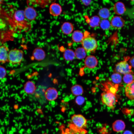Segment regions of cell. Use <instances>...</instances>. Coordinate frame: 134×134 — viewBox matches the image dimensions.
<instances>
[{
	"label": "cell",
	"mask_w": 134,
	"mask_h": 134,
	"mask_svg": "<svg viewBox=\"0 0 134 134\" xmlns=\"http://www.w3.org/2000/svg\"><path fill=\"white\" fill-rule=\"evenodd\" d=\"M11 15V23L14 27L25 31L30 29L31 24L25 18L24 10H15L12 13Z\"/></svg>",
	"instance_id": "obj_1"
},
{
	"label": "cell",
	"mask_w": 134,
	"mask_h": 134,
	"mask_svg": "<svg viewBox=\"0 0 134 134\" xmlns=\"http://www.w3.org/2000/svg\"><path fill=\"white\" fill-rule=\"evenodd\" d=\"M116 94L108 91H104L101 94L102 103L111 109H113L117 101Z\"/></svg>",
	"instance_id": "obj_2"
},
{
	"label": "cell",
	"mask_w": 134,
	"mask_h": 134,
	"mask_svg": "<svg viewBox=\"0 0 134 134\" xmlns=\"http://www.w3.org/2000/svg\"><path fill=\"white\" fill-rule=\"evenodd\" d=\"M24 53L21 50L15 48L10 50L8 53V62L14 65L19 64L22 61Z\"/></svg>",
	"instance_id": "obj_3"
},
{
	"label": "cell",
	"mask_w": 134,
	"mask_h": 134,
	"mask_svg": "<svg viewBox=\"0 0 134 134\" xmlns=\"http://www.w3.org/2000/svg\"><path fill=\"white\" fill-rule=\"evenodd\" d=\"M82 47L86 52H93L95 51L98 46L96 39L91 36L84 37L81 42Z\"/></svg>",
	"instance_id": "obj_4"
},
{
	"label": "cell",
	"mask_w": 134,
	"mask_h": 134,
	"mask_svg": "<svg viewBox=\"0 0 134 134\" xmlns=\"http://www.w3.org/2000/svg\"><path fill=\"white\" fill-rule=\"evenodd\" d=\"M73 124L77 128L84 129L87 127V120L81 114H75L71 117Z\"/></svg>",
	"instance_id": "obj_5"
},
{
	"label": "cell",
	"mask_w": 134,
	"mask_h": 134,
	"mask_svg": "<svg viewBox=\"0 0 134 134\" xmlns=\"http://www.w3.org/2000/svg\"><path fill=\"white\" fill-rule=\"evenodd\" d=\"M132 67L127 62L126 60L118 63L115 67V70L117 73L125 74L131 73L132 72Z\"/></svg>",
	"instance_id": "obj_6"
},
{
	"label": "cell",
	"mask_w": 134,
	"mask_h": 134,
	"mask_svg": "<svg viewBox=\"0 0 134 134\" xmlns=\"http://www.w3.org/2000/svg\"><path fill=\"white\" fill-rule=\"evenodd\" d=\"M24 12L25 18L29 21L34 20L37 16L36 12L33 6H28L25 8Z\"/></svg>",
	"instance_id": "obj_7"
},
{
	"label": "cell",
	"mask_w": 134,
	"mask_h": 134,
	"mask_svg": "<svg viewBox=\"0 0 134 134\" xmlns=\"http://www.w3.org/2000/svg\"><path fill=\"white\" fill-rule=\"evenodd\" d=\"M102 90L104 91H108L116 94L118 90L119 84L113 83L110 81L104 82L102 83Z\"/></svg>",
	"instance_id": "obj_8"
},
{
	"label": "cell",
	"mask_w": 134,
	"mask_h": 134,
	"mask_svg": "<svg viewBox=\"0 0 134 134\" xmlns=\"http://www.w3.org/2000/svg\"><path fill=\"white\" fill-rule=\"evenodd\" d=\"M111 25L113 28L119 29L124 25L125 21L121 17L118 16L113 17L111 19L110 22Z\"/></svg>",
	"instance_id": "obj_9"
},
{
	"label": "cell",
	"mask_w": 134,
	"mask_h": 134,
	"mask_svg": "<svg viewBox=\"0 0 134 134\" xmlns=\"http://www.w3.org/2000/svg\"><path fill=\"white\" fill-rule=\"evenodd\" d=\"M44 95L46 98L49 101H53L57 99L58 93L56 89L53 87L48 88L45 91Z\"/></svg>",
	"instance_id": "obj_10"
},
{
	"label": "cell",
	"mask_w": 134,
	"mask_h": 134,
	"mask_svg": "<svg viewBox=\"0 0 134 134\" xmlns=\"http://www.w3.org/2000/svg\"><path fill=\"white\" fill-rule=\"evenodd\" d=\"M46 54L44 51L40 47L35 48L33 51L32 57L33 59L37 61H41L45 58Z\"/></svg>",
	"instance_id": "obj_11"
},
{
	"label": "cell",
	"mask_w": 134,
	"mask_h": 134,
	"mask_svg": "<svg viewBox=\"0 0 134 134\" xmlns=\"http://www.w3.org/2000/svg\"><path fill=\"white\" fill-rule=\"evenodd\" d=\"M49 11L51 15L54 16H57L61 13L62 9L61 6L59 4L54 2L50 5Z\"/></svg>",
	"instance_id": "obj_12"
},
{
	"label": "cell",
	"mask_w": 134,
	"mask_h": 134,
	"mask_svg": "<svg viewBox=\"0 0 134 134\" xmlns=\"http://www.w3.org/2000/svg\"><path fill=\"white\" fill-rule=\"evenodd\" d=\"M85 66L89 68H93L96 67L98 64L97 58L93 56L90 55L87 56L84 61Z\"/></svg>",
	"instance_id": "obj_13"
},
{
	"label": "cell",
	"mask_w": 134,
	"mask_h": 134,
	"mask_svg": "<svg viewBox=\"0 0 134 134\" xmlns=\"http://www.w3.org/2000/svg\"><path fill=\"white\" fill-rule=\"evenodd\" d=\"M8 49L5 46H0V63H5L8 62Z\"/></svg>",
	"instance_id": "obj_14"
},
{
	"label": "cell",
	"mask_w": 134,
	"mask_h": 134,
	"mask_svg": "<svg viewBox=\"0 0 134 134\" xmlns=\"http://www.w3.org/2000/svg\"><path fill=\"white\" fill-rule=\"evenodd\" d=\"M126 96L130 100H134V80L127 84L125 88Z\"/></svg>",
	"instance_id": "obj_15"
},
{
	"label": "cell",
	"mask_w": 134,
	"mask_h": 134,
	"mask_svg": "<svg viewBox=\"0 0 134 134\" xmlns=\"http://www.w3.org/2000/svg\"><path fill=\"white\" fill-rule=\"evenodd\" d=\"M113 9L114 13L119 15L123 14L126 11L124 4L120 1L117 2L115 3L113 6Z\"/></svg>",
	"instance_id": "obj_16"
},
{
	"label": "cell",
	"mask_w": 134,
	"mask_h": 134,
	"mask_svg": "<svg viewBox=\"0 0 134 134\" xmlns=\"http://www.w3.org/2000/svg\"><path fill=\"white\" fill-rule=\"evenodd\" d=\"M36 90L35 84L32 81H28L24 85V90L27 94H33L35 92Z\"/></svg>",
	"instance_id": "obj_17"
},
{
	"label": "cell",
	"mask_w": 134,
	"mask_h": 134,
	"mask_svg": "<svg viewBox=\"0 0 134 134\" xmlns=\"http://www.w3.org/2000/svg\"><path fill=\"white\" fill-rule=\"evenodd\" d=\"M73 28L72 23L68 22H66L61 26V30L63 34L67 35L72 33L73 30Z\"/></svg>",
	"instance_id": "obj_18"
},
{
	"label": "cell",
	"mask_w": 134,
	"mask_h": 134,
	"mask_svg": "<svg viewBox=\"0 0 134 134\" xmlns=\"http://www.w3.org/2000/svg\"><path fill=\"white\" fill-rule=\"evenodd\" d=\"M113 130L117 132L122 131L125 127V125L124 122L121 120H118L115 121L112 124Z\"/></svg>",
	"instance_id": "obj_19"
},
{
	"label": "cell",
	"mask_w": 134,
	"mask_h": 134,
	"mask_svg": "<svg viewBox=\"0 0 134 134\" xmlns=\"http://www.w3.org/2000/svg\"><path fill=\"white\" fill-rule=\"evenodd\" d=\"M84 37L83 33L79 30L75 31L72 35V40L74 42L77 43L81 42Z\"/></svg>",
	"instance_id": "obj_20"
},
{
	"label": "cell",
	"mask_w": 134,
	"mask_h": 134,
	"mask_svg": "<svg viewBox=\"0 0 134 134\" xmlns=\"http://www.w3.org/2000/svg\"><path fill=\"white\" fill-rule=\"evenodd\" d=\"M86 52L83 47H78L76 49L74 52L75 57L79 60L83 59L86 56Z\"/></svg>",
	"instance_id": "obj_21"
},
{
	"label": "cell",
	"mask_w": 134,
	"mask_h": 134,
	"mask_svg": "<svg viewBox=\"0 0 134 134\" xmlns=\"http://www.w3.org/2000/svg\"><path fill=\"white\" fill-rule=\"evenodd\" d=\"M63 55L64 59L67 61H72L75 57L74 52L69 49L66 50L64 52Z\"/></svg>",
	"instance_id": "obj_22"
},
{
	"label": "cell",
	"mask_w": 134,
	"mask_h": 134,
	"mask_svg": "<svg viewBox=\"0 0 134 134\" xmlns=\"http://www.w3.org/2000/svg\"><path fill=\"white\" fill-rule=\"evenodd\" d=\"M51 0H29V3L41 7H44L51 2Z\"/></svg>",
	"instance_id": "obj_23"
},
{
	"label": "cell",
	"mask_w": 134,
	"mask_h": 134,
	"mask_svg": "<svg viewBox=\"0 0 134 134\" xmlns=\"http://www.w3.org/2000/svg\"><path fill=\"white\" fill-rule=\"evenodd\" d=\"M72 94L75 96H79L83 92V90L82 87L79 85H76L73 86L71 88Z\"/></svg>",
	"instance_id": "obj_24"
},
{
	"label": "cell",
	"mask_w": 134,
	"mask_h": 134,
	"mask_svg": "<svg viewBox=\"0 0 134 134\" xmlns=\"http://www.w3.org/2000/svg\"><path fill=\"white\" fill-rule=\"evenodd\" d=\"M98 14L99 17L102 19H107L110 16V12L108 8H103L100 10Z\"/></svg>",
	"instance_id": "obj_25"
},
{
	"label": "cell",
	"mask_w": 134,
	"mask_h": 134,
	"mask_svg": "<svg viewBox=\"0 0 134 134\" xmlns=\"http://www.w3.org/2000/svg\"><path fill=\"white\" fill-rule=\"evenodd\" d=\"M100 20L99 17L94 16L91 18L89 20V24L92 28L98 26L100 24Z\"/></svg>",
	"instance_id": "obj_26"
},
{
	"label": "cell",
	"mask_w": 134,
	"mask_h": 134,
	"mask_svg": "<svg viewBox=\"0 0 134 134\" xmlns=\"http://www.w3.org/2000/svg\"><path fill=\"white\" fill-rule=\"evenodd\" d=\"M111 78L112 82L114 84H119L121 82V76L118 73L116 72L113 73Z\"/></svg>",
	"instance_id": "obj_27"
},
{
	"label": "cell",
	"mask_w": 134,
	"mask_h": 134,
	"mask_svg": "<svg viewBox=\"0 0 134 134\" xmlns=\"http://www.w3.org/2000/svg\"><path fill=\"white\" fill-rule=\"evenodd\" d=\"M100 25L101 28L104 30L109 29L111 26L110 23L107 19H102L100 21Z\"/></svg>",
	"instance_id": "obj_28"
},
{
	"label": "cell",
	"mask_w": 134,
	"mask_h": 134,
	"mask_svg": "<svg viewBox=\"0 0 134 134\" xmlns=\"http://www.w3.org/2000/svg\"><path fill=\"white\" fill-rule=\"evenodd\" d=\"M133 76L131 73H129L124 74L123 77L124 82L127 84L132 82L133 80Z\"/></svg>",
	"instance_id": "obj_29"
},
{
	"label": "cell",
	"mask_w": 134,
	"mask_h": 134,
	"mask_svg": "<svg viewBox=\"0 0 134 134\" xmlns=\"http://www.w3.org/2000/svg\"><path fill=\"white\" fill-rule=\"evenodd\" d=\"M6 71L3 67L0 66V80L4 78L6 76Z\"/></svg>",
	"instance_id": "obj_30"
},
{
	"label": "cell",
	"mask_w": 134,
	"mask_h": 134,
	"mask_svg": "<svg viewBox=\"0 0 134 134\" xmlns=\"http://www.w3.org/2000/svg\"><path fill=\"white\" fill-rule=\"evenodd\" d=\"M85 99L84 97L81 96H78L76 99L75 102L79 105L82 104L84 102Z\"/></svg>",
	"instance_id": "obj_31"
},
{
	"label": "cell",
	"mask_w": 134,
	"mask_h": 134,
	"mask_svg": "<svg viewBox=\"0 0 134 134\" xmlns=\"http://www.w3.org/2000/svg\"><path fill=\"white\" fill-rule=\"evenodd\" d=\"M81 1L83 4L87 6L89 5L91 2V0H82Z\"/></svg>",
	"instance_id": "obj_32"
},
{
	"label": "cell",
	"mask_w": 134,
	"mask_h": 134,
	"mask_svg": "<svg viewBox=\"0 0 134 134\" xmlns=\"http://www.w3.org/2000/svg\"><path fill=\"white\" fill-rule=\"evenodd\" d=\"M129 62L131 66L134 68V56L130 58Z\"/></svg>",
	"instance_id": "obj_33"
},
{
	"label": "cell",
	"mask_w": 134,
	"mask_h": 134,
	"mask_svg": "<svg viewBox=\"0 0 134 134\" xmlns=\"http://www.w3.org/2000/svg\"><path fill=\"white\" fill-rule=\"evenodd\" d=\"M123 134H133L130 131H125Z\"/></svg>",
	"instance_id": "obj_34"
},
{
	"label": "cell",
	"mask_w": 134,
	"mask_h": 134,
	"mask_svg": "<svg viewBox=\"0 0 134 134\" xmlns=\"http://www.w3.org/2000/svg\"><path fill=\"white\" fill-rule=\"evenodd\" d=\"M3 0H0V5L3 3Z\"/></svg>",
	"instance_id": "obj_35"
}]
</instances>
